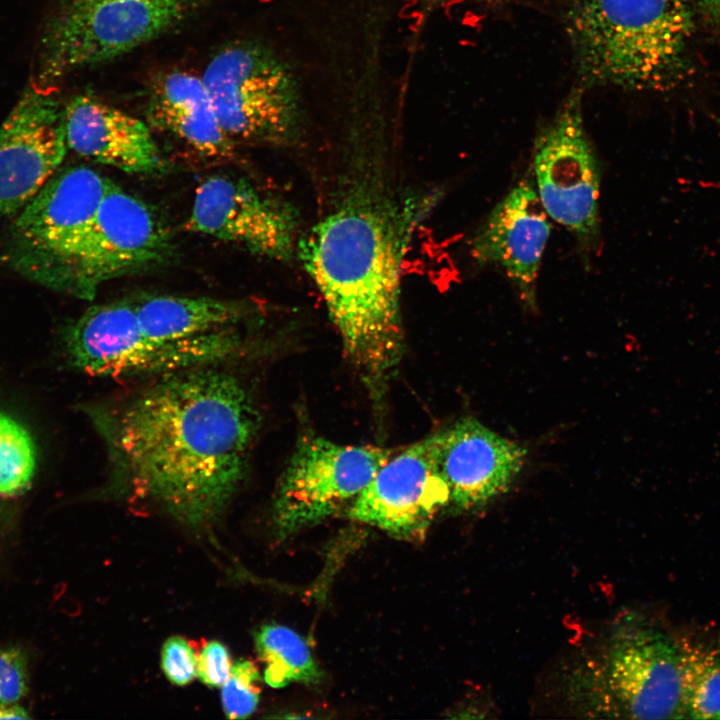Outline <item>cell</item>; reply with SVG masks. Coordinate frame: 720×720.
<instances>
[{"mask_svg": "<svg viewBox=\"0 0 720 720\" xmlns=\"http://www.w3.org/2000/svg\"><path fill=\"white\" fill-rule=\"evenodd\" d=\"M436 443L449 503L465 511L480 508L506 492L526 454L519 444L471 417L436 432Z\"/></svg>", "mask_w": 720, "mask_h": 720, "instance_id": "9a60e30c", "label": "cell"}, {"mask_svg": "<svg viewBox=\"0 0 720 720\" xmlns=\"http://www.w3.org/2000/svg\"><path fill=\"white\" fill-rule=\"evenodd\" d=\"M538 196L552 219L584 242L599 234V172L582 116L581 93L570 94L538 134L534 150Z\"/></svg>", "mask_w": 720, "mask_h": 720, "instance_id": "8fae6325", "label": "cell"}, {"mask_svg": "<svg viewBox=\"0 0 720 720\" xmlns=\"http://www.w3.org/2000/svg\"><path fill=\"white\" fill-rule=\"evenodd\" d=\"M62 343L73 368L110 378L224 365L248 355L256 345L249 328L204 327L174 295L91 306L65 326Z\"/></svg>", "mask_w": 720, "mask_h": 720, "instance_id": "3957f363", "label": "cell"}, {"mask_svg": "<svg viewBox=\"0 0 720 720\" xmlns=\"http://www.w3.org/2000/svg\"><path fill=\"white\" fill-rule=\"evenodd\" d=\"M449 498L433 433L394 453L346 512L351 520L410 540L424 536L435 515L449 504Z\"/></svg>", "mask_w": 720, "mask_h": 720, "instance_id": "4fadbf2b", "label": "cell"}, {"mask_svg": "<svg viewBox=\"0 0 720 720\" xmlns=\"http://www.w3.org/2000/svg\"><path fill=\"white\" fill-rule=\"evenodd\" d=\"M675 639L686 718L720 719V650L688 635Z\"/></svg>", "mask_w": 720, "mask_h": 720, "instance_id": "d6986e66", "label": "cell"}, {"mask_svg": "<svg viewBox=\"0 0 720 720\" xmlns=\"http://www.w3.org/2000/svg\"><path fill=\"white\" fill-rule=\"evenodd\" d=\"M400 216L384 201L354 195L320 219L296 249L346 355L376 401L404 353Z\"/></svg>", "mask_w": 720, "mask_h": 720, "instance_id": "7a4b0ae2", "label": "cell"}, {"mask_svg": "<svg viewBox=\"0 0 720 720\" xmlns=\"http://www.w3.org/2000/svg\"><path fill=\"white\" fill-rule=\"evenodd\" d=\"M82 410L104 442L111 492L198 530L240 488L260 426L250 391L224 365L155 376Z\"/></svg>", "mask_w": 720, "mask_h": 720, "instance_id": "6da1fadb", "label": "cell"}, {"mask_svg": "<svg viewBox=\"0 0 720 720\" xmlns=\"http://www.w3.org/2000/svg\"><path fill=\"white\" fill-rule=\"evenodd\" d=\"M695 3L705 19L720 30V0H695Z\"/></svg>", "mask_w": 720, "mask_h": 720, "instance_id": "484cf974", "label": "cell"}, {"mask_svg": "<svg viewBox=\"0 0 720 720\" xmlns=\"http://www.w3.org/2000/svg\"><path fill=\"white\" fill-rule=\"evenodd\" d=\"M172 251L160 216L114 184L71 248L53 290L92 300L105 282L157 266Z\"/></svg>", "mask_w": 720, "mask_h": 720, "instance_id": "ba28073f", "label": "cell"}, {"mask_svg": "<svg viewBox=\"0 0 720 720\" xmlns=\"http://www.w3.org/2000/svg\"><path fill=\"white\" fill-rule=\"evenodd\" d=\"M551 226L537 192L526 183L513 188L491 211L472 241L480 264L500 266L522 300L535 306L536 283Z\"/></svg>", "mask_w": 720, "mask_h": 720, "instance_id": "2e32d148", "label": "cell"}, {"mask_svg": "<svg viewBox=\"0 0 720 720\" xmlns=\"http://www.w3.org/2000/svg\"><path fill=\"white\" fill-rule=\"evenodd\" d=\"M31 716L26 708L20 703H0V720L30 719Z\"/></svg>", "mask_w": 720, "mask_h": 720, "instance_id": "4316f807", "label": "cell"}, {"mask_svg": "<svg viewBox=\"0 0 720 720\" xmlns=\"http://www.w3.org/2000/svg\"><path fill=\"white\" fill-rule=\"evenodd\" d=\"M148 115L152 124L206 157L232 156L234 141L222 129L202 78L193 73L176 69L154 80Z\"/></svg>", "mask_w": 720, "mask_h": 720, "instance_id": "ac0fdd59", "label": "cell"}, {"mask_svg": "<svg viewBox=\"0 0 720 720\" xmlns=\"http://www.w3.org/2000/svg\"><path fill=\"white\" fill-rule=\"evenodd\" d=\"M67 147L82 157L126 173L156 174L166 162L140 119L87 93L64 106Z\"/></svg>", "mask_w": 720, "mask_h": 720, "instance_id": "e0dca14e", "label": "cell"}, {"mask_svg": "<svg viewBox=\"0 0 720 720\" xmlns=\"http://www.w3.org/2000/svg\"><path fill=\"white\" fill-rule=\"evenodd\" d=\"M259 658L265 664L264 680L273 688L292 682L316 684L321 672L304 639L282 625L262 626L255 634Z\"/></svg>", "mask_w": 720, "mask_h": 720, "instance_id": "ffe728a7", "label": "cell"}, {"mask_svg": "<svg viewBox=\"0 0 720 720\" xmlns=\"http://www.w3.org/2000/svg\"><path fill=\"white\" fill-rule=\"evenodd\" d=\"M185 228L276 261L291 259L298 243L294 208L245 179L224 175L197 187Z\"/></svg>", "mask_w": 720, "mask_h": 720, "instance_id": "7c38bea8", "label": "cell"}, {"mask_svg": "<svg viewBox=\"0 0 720 720\" xmlns=\"http://www.w3.org/2000/svg\"><path fill=\"white\" fill-rule=\"evenodd\" d=\"M29 659L18 646L0 648V703H20L29 692Z\"/></svg>", "mask_w": 720, "mask_h": 720, "instance_id": "603a6c76", "label": "cell"}, {"mask_svg": "<svg viewBox=\"0 0 720 720\" xmlns=\"http://www.w3.org/2000/svg\"><path fill=\"white\" fill-rule=\"evenodd\" d=\"M201 78L233 141L280 145L299 137L304 123L300 82L269 46L254 40L228 43L210 58Z\"/></svg>", "mask_w": 720, "mask_h": 720, "instance_id": "8992f818", "label": "cell"}, {"mask_svg": "<svg viewBox=\"0 0 720 720\" xmlns=\"http://www.w3.org/2000/svg\"><path fill=\"white\" fill-rule=\"evenodd\" d=\"M260 675L250 660L236 661L227 681L222 685L221 701L225 715L243 719L257 708L260 698Z\"/></svg>", "mask_w": 720, "mask_h": 720, "instance_id": "7402d4cb", "label": "cell"}, {"mask_svg": "<svg viewBox=\"0 0 720 720\" xmlns=\"http://www.w3.org/2000/svg\"><path fill=\"white\" fill-rule=\"evenodd\" d=\"M113 185L84 165L57 171L17 214L1 253L2 262L22 277L53 290L67 255Z\"/></svg>", "mask_w": 720, "mask_h": 720, "instance_id": "9c48e42d", "label": "cell"}, {"mask_svg": "<svg viewBox=\"0 0 720 720\" xmlns=\"http://www.w3.org/2000/svg\"><path fill=\"white\" fill-rule=\"evenodd\" d=\"M232 666L226 646L219 641H210L197 658V677L208 687H220L229 678Z\"/></svg>", "mask_w": 720, "mask_h": 720, "instance_id": "d4e9b609", "label": "cell"}, {"mask_svg": "<svg viewBox=\"0 0 720 720\" xmlns=\"http://www.w3.org/2000/svg\"><path fill=\"white\" fill-rule=\"evenodd\" d=\"M161 667L167 679L177 686H184L197 676V657L186 639L172 636L165 641Z\"/></svg>", "mask_w": 720, "mask_h": 720, "instance_id": "cb8c5ba5", "label": "cell"}, {"mask_svg": "<svg viewBox=\"0 0 720 720\" xmlns=\"http://www.w3.org/2000/svg\"><path fill=\"white\" fill-rule=\"evenodd\" d=\"M564 19L585 85L657 91L688 74L693 19L683 0H568Z\"/></svg>", "mask_w": 720, "mask_h": 720, "instance_id": "277c9868", "label": "cell"}, {"mask_svg": "<svg viewBox=\"0 0 720 720\" xmlns=\"http://www.w3.org/2000/svg\"><path fill=\"white\" fill-rule=\"evenodd\" d=\"M214 0H52L30 85L55 92L68 74L129 53L184 24Z\"/></svg>", "mask_w": 720, "mask_h": 720, "instance_id": "5b68a950", "label": "cell"}, {"mask_svg": "<svg viewBox=\"0 0 720 720\" xmlns=\"http://www.w3.org/2000/svg\"><path fill=\"white\" fill-rule=\"evenodd\" d=\"M592 685L602 710L634 719H685L676 639L640 614L613 625Z\"/></svg>", "mask_w": 720, "mask_h": 720, "instance_id": "52a82bcc", "label": "cell"}, {"mask_svg": "<svg viewBox=\"0 0 720 720\" xmlns=\"http://www.w3.org/2000/svg\"><path fill=\"white\" fill-rule=\"evenodd\" d=\"M67 150L64 107L31 85L0 124V219L18 214L58 171Z\"/></svg>", "mask_w": 720, "mask_h": 720, "instance_id": "5bb4252c", "label": "cell"}, {"mask_svg": "<svg viewBox=\"0 0 720 720\" xmlns=\"http://www.w3.org/2000/svg\"><path fill=\"white\" fill-rule=\"evenodd\" d=\"M429 3L432 4H448V3H454V2H463V1H472V2H478V3H484L488 5H497L500 3H503L505 0H426Z\"/></svg>", "mask_w": 720, "mask_h": 720, "instance_id": "83f0119b", "label": "cell"}, {"mask_svg": "<svg viewBox=\"0 0 720 720\" xmlns=\"http://www.w3.org/2000/svg\"><path fill=\"white\" fill-rule=\"evenodd\" d=\"M395 453L343 445L314 433L298 438L276 490L273 527L279 538L321 522L351 503Z\"/></svg>", "mask_w": 720, "mask_h": 720, "instance_id": "30bf717a", "label": "cell"}, {"mask_svg": "<svg viewBox=\"0 0 720 720\" xmlns=\"http://www.w3.org/2000/svg\"><path fill=\"white\" fill-rule=\"evenodd\" d=\"M36 451L28 431L0 411V501L13 500L29 487Z\"/></svg>", "mask_w": 720, "mask_h": 720, "instance_id": "44dd1931", "label": "cell"}]
</instances>
